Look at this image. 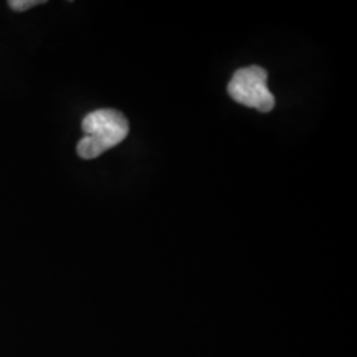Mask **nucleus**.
I'll return each instance as SVG.
<instances>
[{
    "label": "nucleus",
    "instance_id": "1",
    "mask_svg": "<svg viewBox=\"0 0 357 357\" xmlns=\"http://www.w3.org/2000/svg\"><path fill=\"white\" fill-rule=\"evenodd\" d=\"M82 130L85 137L78 142L77 153L89 160L125 141L130 128L126 116L121 112L100 109L84 118Z\"/></svg>",
    "mask_w": 357,
    "mask_h": 357
},
{
    "label": "nucleus",
    "instance_id": "3",
    "mask_svg": "<svg viewBox=\"0 0 357 357\" xmlns=\"http://www.w3.org/2000/svg\"><path fill=\"white\" fill-rule=\"evenodd\" d=\"M44 0H11L8 1V6L13 8V11L17 13H24L26 10L38 6V4H44Z\"/></svg>",
    "mask_w": 357,
    "mask_h": 357
},
{
    "label": "nucleus",
    "instance_id": "2",
    "mask_svg": "<svg viewBox=\"0 0 357 357\" xmlns=\"http://www.w3.org/2000/svg\"><path fill=\"white\" fill-rule=\"evenodd\" d=\"M230 97L237 103L268 113L275 106V98L268 86V72L257 65L238 69L228 85Z\"/></svg>",
    "mask_w": 357,
    "mask_h": 357
}]
</instances>
